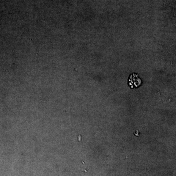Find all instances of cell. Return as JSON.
Returning <instances> with one entry per match:
<instances>
[{
  "mask_svg": "<svg viewBox=\"0 0 176 176\" xmlns=\"http://www.w3.org/2000/svg\"><path fill=\"white\" fill-rule=\"evenodd\" d=\"M129 86L130 88L133 89L139 87L142 84V80L139 77L138 74L132 73L129 78Z\"/></svg>",
  "mask_w": 176,
  "mask_h": 176,
  "instance_id": "6da1fadb",
  "label": "cell"
}]
</instances>
